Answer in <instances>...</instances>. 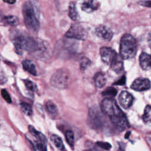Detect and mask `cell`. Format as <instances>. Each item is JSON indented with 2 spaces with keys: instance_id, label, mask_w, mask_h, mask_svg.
I'll use <instances>...</instances> for the list:
<instances>
[{
  "instance_id": "obj_22",
  "label": "cell",
  "mask_w": 151,
  "mask_h": 151,
  "mask_svg": "<svg viewBox=\"0 0 151 151\" xmlns=\"http://www.w3.org/2000/svg\"><path fill=\"white\" fill-rule=\"evenodd\" d=\"M142 119L143 122L146 123V124H149L150 123L151 120V107L150 105H148L146 106L144 113L142 116Z\"/></svg>"
},
{
  "instance_id": "obj_19",
  "label": "cell",
  "mask_w": 151,
  "mask_h": 151,
  "mask_svg": "<svg viewBox=\"0 0 151 151\" xmlns=\"http://www.w3.org/2000/svg\"><path fill=\"white\" fill-rule=\"evenodd\" d=\"M68 16L73 21H77L79 18V13L74 3H71L68 8Z\"/></svg>"
},
{
  "instance_id": "obj_10",
  "label": "cell",
  "mask_w": 151,
  "mask_h": 151,
  "mask_svg": "<svg viewBox=\"0 0 151 151\" xmlns=\"http://www.w3.org/2000/svg\"><path fill=\"white\" fill-rule=\"evenodd\" d=\"M119 102L120 106L125 109H129L133 102V97L132 95L127 91H123L119 96Z\"/></svg>"
},
{
  "instance_id": "obj_29",
  "label": "cell",
  "mask_w": 151,
  "mask_h": 151,
  "mask_svg": "<svg viewBox=\"0 0 151 151\" xmlns=\"http://www.w3.org/2000/svg\"><path fill=\"white\" fill-rule=\"evenodd\" d=\"M126 77L125 76H122L119 80H118L116 81H115L113 83V85H117V86H123L125 85L126 83Z\"/></svg>"
},
{
  "instance_id": "obj_28",
  "label": "cell",
  "mask_w": 151,
  "mask_h": 151,
  "mask_svg": "<svg viewBox=\"0 0 151 151\" xmlns=\"http://www.w3.org/2000/svg\"><path fill=\"white\" fill-rule=\"evenodd\" d=\"M97 145L101 148L105 149V150H109L111 149L112 148L111 145L107 143V142H98Z\"/></svg>"
},
{
  "instance_id": "obj_26",
  "label": "cell",
  "mask_w": 151,
  "mask_h": 151,
  "mask_svg": "<svg viewBox=\"0 0 151 151\" xmlns=\"http://www.w3.org/2000/svg\"><path fill=\"white\" fill-rule=\"evenodd\" d=\"M5 22L11 25H17L19 23V20L17 17L16 16H7L5 18Z\"/></svg>"
},
{
  "instance_id": "obj_24",
  "label": "cell",
  "mask_w": 151,
  "mask_h": 151,
  "mask_svg": "<svg viewBox=\"0 0 151 151\" xmlns=\"http://www.w3.org/2000/svg\"><path fill=\"white\" fill-rule=\"evenodd\" d=\"M91 64L90 60L86 57H83L80 60V68L82 72L85 71L87 68Z\"/></svg>"
},
{
  "instance_id": "obj_31",
  "label": "cell",
  "mask_w": 151,
  "mask_h": 151,
  "mask_svg": "<svg viewBox=\"0 0 151 151\" xmlns=\"http://www.w3.org/2000/svg\"><path fill=\"white\" fill-rule=\"evenodd\" d=\"M36 147L39 151H47L46 143L38 142L36 143Z\"/></svg>"
},
{
  "instance_id": "obj_15",
  "label": "cell",
  "mask_w": 151,
  "mask_h": 151,
  "mask_svg": "<svg viewBox=\"0 0 151 151\" xmlns=\"http://www.w3.org/2000/svg\"><path fill=\"white\" fill-rule=\"evenodd\" d=\"M94 81L95 86L98 88H103L106 83V79L105 75L100 72L97 73L94 75Z\"/></svg>"
},
{
  "instance_id": "obj_4",
  "label": "cell",
  "mask_w": 151,
  "mask_h": 151,
  "mask_svg": "<svg viewBox=\"0 0 151 151\" xmlns=\"http://www.w3.org/2000/svg\"><path fill=\"white\" fill-rule=\"evenodd\" d=\"M137 51V43L135 38L129 34H125L121 38L120 43V57L124 60L135 57Z\"/></svg>"
},
{
  "instance_id": "obj_16",
  "label": "cell",
  "mask_w": 151,
  "mask_h": 151,
  "mask_svg": "<svg viewBox=\"0 0 151 151\" xmlns=\"http://www.w3.org/2000/svg\"><path fill=\"white\" fill-rule=\"evenodd\" d=\"M120 59L122 58L118 57L110 65L112 69L116 73H120L123 70V63Z\"/></svg>"
},
{
  "instance_id": "obj_23",
  "label": "cell",
  "mask_w": 151,
  "mask_h": 151,
  "mask_svg": "<svg viewBox=\"0 0 151 151\" xmlns=\"http://www.w3.org/2000/svg\"><path fill=\"white\" fill-rule=\"evenodd\" d=\"M66 139L70 146H73L74 143V135L72 131L71 130H67L66 132Z\"/></svg>"
},
{
  "instance_id": "obj_2",
  "label": "cell",
  "mask_w": 151,
  "mask_h": 151,
  "mask_svg": "<svg viewBox=\"0 0 151 151\" xmlns=\"http://www.w3.org/2000/svg\"><path fill=\"white\" fill-rule=\"evenodd\" d=\"M23 17L25 25L28 30L36 33L40 29V9L36 1H27L23 7Z\"/></svg>"
},
{
  "instance_id": "obj_27",
  "label": "cell",
  "mask_w": 151,
  "mask_h": 151,
  "mask_svg": "<svg viewBox=\"0 0 151 151\" xmlns=\"http://www.w3.org/2000/svg\"><path fill=\"white\" fill-rule=\"evenodd\" d=\"M24 83L27 90H29L31 92H34L36 90V85L34 84L33 82H32L30 80H24Z\"/></svg>"
},
{
  "instance_id": "obj_17",
  "label": "cell",
  "mask_w": 151,
  "mask_h": 151,
  "mask_svg": "<svg viewBox=\"0 0 151 151\" xmlns=\"http://www.w3.org/2000/svg\"><path fill=\"white\" fill-rule=\"evenodd\" d=\"M46 109L47 110L49 114L53 118L56 117L58 114V109L57 106H56L52 101L49 100L47 102L46 105Z\"/></svg>"
},
{
  "instance_id": "obj_21",
  "label": "cell",
  "mask_w": 151,
  "mask_h": 151,
  "mask_svg": "<svg viewBox=\"0 0 151 151\" xmlns=\"http://www.w3.org/2000/svg\"><path fill=\"white\" fill-rule=\"evenodd\" d=\"M117 94H118L117 90L113 87H109L106 88L102 92L103 96L110 99H113V98L116 96Z\"/></svg>"
},
{
  "instance_id": "obj_7",
  "label": "cell",
  "mask_w": 151,
  "mask_h": 151,
  "mask_svg": "<svg viewBox=\"0 0 151 151\" xmlns=\"http://www.w3.org/2000/svg\"><path fill=\"white\" fill-rule=\"evenodd\" d=\"M100 54L103 62L107 65H111L119 57L113 49L107 47H103L100 49Z\"/></svg>"
},
{
  "instance_id": "obj_13",
  "label": "cell",
  "mask_w": 151,
  "mask_h": 151,
  "mask_svg": "<svg viewBox=\"0 0 151 151\" xmlns=\"http://www.w3.org/2000/svg\"><path fill=\"white\" fill-rule=\"evenodd\" d=\"M151 60L150 55L143 52L139 56V64L143 70H149L151 67Z\"/></svg>"
},
{
  "instance_id": "obj_33",
  "label": "cell",
  "mask_w": 151,
  "mask_h": 151,
  "mask_svg": "<svg viewBox=\"0 0 151 151\" xmlns=\"http://www.w3.org/2000/svg\"><path fill=\"white\" fill-rule=\"evenodd\" d=\"M4 2L9 4H14L16 3V1H4Z\"/></svg>"
},
{
  "instance_id": "obj_11",
  "label": "cell",
  "mask_w": 151,
  "mask_h": 151,
  "mask_svg": "<svg viewBox=\"0 0 151 151\" xmlns=\"http://www.w3.org/2000/svg\"><path fill=\"white\" fill-rule=\"evenodd\" d=\"M89 119L94 126L99 128L103 125V116L96 108L90 109L89 111Z\"/></svg>"
},
{
  "instance_id": "obj_9",
  "label": "cell",
  "mask_w": 151,
  "mask_h": 151,
  "mask_svg": "<svg viewBox=\"0 0 151 151\" xmlns=\"http://www.w3.org/2000/svg\"><path fill=\"white\" fill-rule=\"evenodd\" d=\"M95 34H96L98 37L105 41H107V42L111 40L113 35V32L111 29H109V27L104 25H99L96 29Z\"/></svg>"
},
{
  "instance_id": "obj_12",
  "label": "cell",
  "mask_w": 151,
  "mask_h": 151,
  "mask_svg": "<svg viewBox=\"0 0 151 151\" xmlns=\"http://www.w3.org/2000/svg\"><path fill=\"white\" fill-rule=\"evenodd\" d=\"M99 3L96 1H85L81 4V9L87 13H92L97 10L99 7Z\"/></svg>"
},
{
  "instance_id": "obj_8",
  "label": "cell",
  "mask_w": 151,
  "mask_h": 151,
  "mask_svg": "<svg viewBox=\"0 0 151 151\" xmlns=\"http://www.w3.org/2000/svg\"><path fill=\"white\" fill-rule=\"evenodd\" d=\"M131 87L137 92L148 90L150 88V81L146 78L136 79L132 83Z\"/></svg>"
},
{
  "instance_id": "obj_32",
  "label": "cell",
  "mask_w": 151,
  "mask_h": 151,
  "mask_svg": "<svg viewBox=\"0 0 151 151\" xmlns=\"http://www.w3.org/2000/svg\"><path fill=\"white\" fill-rule=\"evenodd\" d=\"M138 4L142 6L150 7H151V1H141L138 2Z\"/></svg>"
},
{
  "instance_id": "obj_34",
  "label": "cell",
  "mask_w": 151,
  "mask_h": 151,
  "mask_svg": "<svg viewBox=\"0 0 151 151\" xmlns=\"http://www.w3.org/2000/svg\"><path fill=\"white\" fill-rule=\"evenodd\" d=\"M93 151H103V150L100 149H99V148H94Z\"/></svg>"
},
{
  "instance_id": "obj_20",
  "label": "cell",
  "mask_w": 151,
  "mask_h": 151,
  "mask_svg": "<svg viewBox=\"0 0 151 151\" xmlns=\"http://www.w3.org/2000/svg\"><path fill=\"white\" fill-rule=\"evenodd\" d=\"M51 141L57 148L60 150H63L64 149V146L61 139L56 135H52L50 137Z\"/></svg>"
},
{
  "instance_id": "obj_30",
  "label": "cell",
  "mask_w": 151,
  "mask_h": 151,
  "mask_svg": "<svg viewBox=\"0 0 151 151\" xmlns=\"http://www.w3.org/2000/svg\"><path fill=\"white\" fill-rule=\"evenodd\" d=\"M1 94H2V96L3 97V98L5 100V101L9 103H11V99L10 96L9 94V93L5 90L3 89L1 90Z\"/></svg>"
},
{
  "instance_id": "obj_14",
  "label": "cell",
  "mask_w": 151,
  "mask_h": 151,
  "mask_svg": "<svg viewBox=\"0 0 151 151\" xmlns=\"http://www.w3.org/2000/svg\"><path fill=\"white\" fill-rule=\"evenodd\" d=\"M22 64L23 68L25 71L33 76H36L37 75L36 68L32 61L29 60H25L22 62Z\"/></svg>"
},
{
  "instance_id": "obj_18",
  "label": "cell",
  "mask_w": 151,
  "mask_h": 151,
  "mask_svg": "<svg viewBox=\"0 0 151 151\" xmlns=\"http://www.w3.org/2000/svg\"><path fill=\"white\" fill-rule=\"evenodd\" d=\"M29 131L31 133V135L33 136H34L37 139H38V141L39 142L46 143V142H47L46 138L42 133L37 131L33 126H32L31 125H30L29 126Z\"/></svg>"
},
{
  "instance_id": "obj_1",
  "label": "cell",
  "mask_w": 151,
  "mask_h": 151,
  "mask_svg": "<svg viewBox=\"0 0 151 151\" xmlns=\"http://www.w3.org/2000/svg\"><path fill=\"white\" fill-rule=\"evenodd\" d=\"M101 108L103 113L109 117L112 124L116 128L123 131L129 127L126 115L115 99L105 98L102 102Z\"/></svg>"
},
{
  "instance_id": "obj_25",
  "label": "cell",
  "mask_w": 151,
  "mask_h": 151,
  "mask_svg": "<svg viewBox=\"0 0 151 151\" xmlns=\"http://www.w3.org/2000/svg\"><path fill=\"white\" fill-rule=\"evenodd\" d=\"M21 108L23 112L27 116H31L33 114V109L31 106L27 103H21Z\"/></svg>"
},
{
  "instance_id": "obj_5",
  "label": "cell",
  "mask_w": 151,
  "mask_h": 151,
  "mask_svg": "<svg viewBox=\"0 0 151 151\" xmlns=\"http://www.w3.org/2000/svg\"><path fill=\"white\" fill-rule=\"evenodd\" d=\"M70 76L68 72L64 69H60L55 72L51 76L50 83L52 86L59 89H64L67 87Z\"/></svg>"
},
{
  "instance_id": "obj_3",
  "label": "cell",
  "mask_w": 151,
  "mask_h": 151,
  "mask_svg": "<svg viewBox=\"0 0 151 151\" xmlns=\"http://www.w3.org/2000/svg\"><path fill=\"white\" fill-rule=\"evenodd\" d=\"M13 42L18 52H21L24 50L31 52L37 51L43 47V44L37 40L22 34H17L14 38Z\"/></svg>"
},
{
  "instance_id": "obj_6",
  "label": "cell",
  "mask_w": 151,
  "mask_h": 151,
  "mask_svg": "<svg viewBox=\"0 0 151 151\" xmlns=\"http://www.w3.org/2000/svg\"><path fill=\"white\" fill-rule=\"evenodd\" d=\"M68 38H73L78 40H85L87 33L84 27L80 24H73L65 34Z\"/></svg>"
}]
</instances>
